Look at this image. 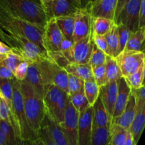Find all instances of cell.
Masks as SVG:
<instances>
[{"label": "cell", "mask_w": 145, "mask_h": 145, "mask_svg": "<svg viewBox=\"0 0 145 145\" xmlns=\"http://www.w3.org/2000/svg\"><path fill=\"white\" fill-rule=\"evenodd\" d=\"M0 5L14 16L42 30L49 20L39 0H0Z\"/></svg>", "instance_id": "cell-1"}, {"label": "cell", "mask_w": 145, "mask_h": 145, "mask_svg": "<svg viewBox=\"0 0 145 145\" xmlns=\"http://www.w3.org/2000/svg\"><path fill=\"white\" fill-rule=\"evenodd\" d=\"M21 90L28 125L33 131L39 136L46 115L43 99L25 80L21 82Z\"/></svg>", "instance_id": "cell-2"}, {"label": "cell", "mask_w": 145, "mask_h": 145, "mask_svg": "<svg viewBox=\"0 0 145 145\" xmlns=\"http://www.w3.org/2000/svg\"><path fill=\"white\" fill-rule=\"evenodd\" d=\"M0 40L11 48L13 52L19 55L24 60L38 62L48 57V52L23 35L6 30L0 26Z\"/></svg>", "instance_id": "cell-3"}, {"label": "cell", "mask_w": 145, "mask_h": 145, "mask_svg": "<svg viewBox=\"0 0 145 145\" xmlns=\"http://www.w3.org/2000/svg\"><path fill=\"white\" fill-rule=\"evenodd\" d=\"M0 26L6 30L23 35L30 41L45 51L42 40L43 30L27 22L18 17L14 16L0 5Z\"/></svg>", "instance_id": "cell-4"}, {"label": "cell", "mask_w": 145, "mask_h": 145, "mask_svg": "<svg viewBox=\"0 0 145 145\" xmlns=\"http://www.w3.org/2000/svg\"><path fill=\"white\" fill-rule=\"evenodd\" d=\"M12 84L13 116L19 127L21 139L24 145H25L39 137V136L33 131L28 125L21 90V82L14 78L12 79Z\"/></svg>", "instance_id": "cell-5"}, {"label": "cell", "mask_w": 145, "mask_h": 145, "mask_svg": "<svg viewBox=\"0 0 145 145\" xmlns=\"http://www.w3.org/2000/svg\"><path fill=\"white\" fill-rule=\"evenodd\" d=\"M69 97V93L54 85L49 86L45 91L43 101L46 113L59 125L65 120Z\"/></svg>", "instance_id": "cell-6"}, {"label": "cell", "mask_w": 145, "mask_h": 145, "mask_svg": "<svg viewBox=\"0 0 145 145\" xmlns=\"http://www.w3.org/2000/svg\"><path fill=\"white\" fill-rule=\"evenodd\" d=\"M47 87L54 85L68 93V73L48 57L37 62Z\"/></svg>", "instance_id": "cell-7"}, {"label": "cell", "mask_w": 145, "mask_h": 145, "mask_svg": "<svg viewBox=\"0 0 145 145\" xmlns=\"http://www.w3.org/2000/svg\"><path fill=\"white\" fill-rule=\"evenodd\" d=\"M142 0H130L125 4L115 20L116 24H123L132 32L139 29L140 11Z\"/></svg>", "instance_id": "cell-8"}, {"label": "cell", "mask_w": 145, "mask_h": 145, "mask_svg": "<svg viewBox=\"0 0 145 145\" xmlns=\"http://www.w3.org/2000/svg\"><path fill=\"white\" fill-rule=\"evenodd\" d=\"M79 113L72 106L69 99L65 120L60 126L69 145H79Z\"/></svg>", "instance_id": "cell-9"}, {"label": "cell", "mask_w": 145, "mask_h": 145, "mask_svg": "<svg viewBox=\"0 0 145 145\" xmlns=\"http://www.w3.org/2000/svg\"><path fill=\"white\" fill-rule=\"evenodd\" d=\"M123 77H127L137 72L145 63L144 52L123 51L116 57Z\"/></svg>", "instance_id": "cell-10"}, {"label": "cell", "mask_w": 145, "mask_h": 145, "mask_svg": "<svg viewBox=\"0 0 145 145\" xmlns=\"http://www.w3.org/2000/svg\"><path fill=\"white\" fill-rule=\"evenodd\" d=\"M62 39L63 35L55 18H52L48 20L42 34L43 45L47 52L60 51Z\"/></svg>", "instance_id": "cell-11"}, {"label": "cell", "mask_w": 145, "mask_h": 145, "mask_svg": "<svg viewBox=\"0 0 145 145\" xmlns=\"http://www.w3.org/2000/svg\"><path fill=\"white\" fill-rule=\"evenodd\" d=\"M93 16L86 8H82L75 14L74 40V42L91 35Z\"/></svg>", "instance_id": "cell-12"}, {"label": "cell", "mask_w": 145, "mask_h": 145, "mask_svg": "<svg viewBox=\"0 0 145 145\" xmlns=\"http://www.w3.org/2000/svg\"><path fill=\"white\" fill-rule=\"evenodd\" d=\"M79 145H89L93 133V108L90 106L86 110L79 113Z\"/></svg>", "instance_id": "cell-13"}, {"label": "cell", "mask_w": 145, "mask_h": 145, "mask_svg": "<svg viewBox=\"0 0 145 145\" xmlns=\"http://www.w3.org/2000/svg\"><path fill=\"white\" fill-rule=\"evenodd\" d=\"M94 43L92 35L74 42L72 50V62L76 64H88L90 61Z\"/></svg>", "instance_id": "cell-14"}, {"label": "cell", "mask_w": 145, "mask_h": 145, "mask_svg": "<svg viewBox=\"0 0 145 145\" xmlns=\"http://www.w3.org/2000/svg\"><path fill=\"white\" fill-rule=\"evenodd\" d=\"M118 0H96L85 8L93 18L103 17L114 21Z\"/></svg>", "instance_id": "cell-15"}, {"label": "cell", "mask_w": 145, "mask_h": 145, "mask_svg": "<svg viewBox=\"0 0 145 145\" xmlns=\"http://www.w3.org/2000/svg\"><path fill=\"white\" fill-rule=\"evenodd\" d=\"M82 8L81 0H54L52 7V18L74 16Z\"/></svg>", "instance_id": "cell-16"}, {"label": "cell", "mask_w": 145, "mask_h": 145, "mask_svg": "<svg viewBox=\"0 0 145 145\" xmlns=\"http://www.w3.org/2000/svg\"><path fill=\"white\" fill-rule=\"evenodd\" d=\"M137 114V101L132 92L124 111L119 117L112 119L111 125H117L125 130H130Z\"/></svg>", "instance_id": "cell-17"}, {"label": "cell", "mask_w": 145, "mask_h": 145, "mask_svg": "<svg viewBox=\"0 0 145 145\" xmlns=\"http://www.w3.org/2000/svg\"><path fill=\"white\" fill-rule=\"evenodd\" d=\"M25 80L32 86L36 93L43 99L45 91L48 87L45 84L37 62H30Z\"/></svg>", "instance_id": "cell-18"}, {"label": "cell", "mask_w": 145, "mask_h": 145, "mask_svg": "<svg viewBox=\"0 0 145 145\" xmlns=\"http://www.w3.org/2000/svg\"><path fill=\"white\" fill-rule=\"evenodd\" d=\"M118 84V82H108L107 84L100 87L99 97L103 101L108 113L113 119V112L117 99Z\"/></svg>", "instance_id": "cell-19"}, {"label": "cell", "mask_w": 145, "mask_h": 145, "mask_svg": "<svg viewBox=\"0 0 145 145\" xmlns=\"http://www.w3.org/2000/svg\"><path fill=\"white\" fill-rule=\"evenodd\" d=\"M118 90L117 99H116V106L113 112V118L119 117L123 113L132 93L131 88L127 84L125 77H122L118 82Z\"/></svg>", "instance_id": "cell-20"}, {"label": "cell", "mask_w": 145, "mask_h": 145, "mask_svg": "<svg viewBox=\"0 0 145 145\" xmlns=\"http://www.w3.org/2000/svg\"><path fill=\"white\" fill-rule=\"evenodd\" d=\"M93 127L110 128L112 124V118L108 113L103 101L100 97L96 100L93 106Z\"/></svg>", "instance_id": "cell-21"}, {"label": "cell", "mask_w": 145, "mask_h": 145, "mask_svg": "<svg viewBox=\"0 0 145 145\" xmlns=\"http://www.w3.org/2000/svg\"><path fill=\"white\" fill-rule=\"evenodd\" d=\"M65 69L68 74L74 75L84 82L94 80L93 76V69L89 63H70L65 68Z\"/></svg>", "instance_id": "cell-22"}, {"label": "cell", "mask_w": 145, "mask_h": 145, "mask_svg": "<svg viewBox=\"0 0 145 145\" xmlns=\"http://www.w3.org/2000/svg\"><path fill=\"white\" fill-rule=\"evenodd\" d=\"M44 123L48 126L51 136L56 145H69L65 137V134L61 128L60 125L55 121L46 113Z\"/></svg>", "instance_id": "cell-23"}, {"label": "cell", "mask_w": 145, "mask_h": 145, "mask_svg": "<svg viewBox=\"0 0 145 145\" xmlns=\"http://www.w3.org/2000/svg\"><path fill=\"white\" fill-rule=\"evenodd\" d=\"M145 128V103L137 112L134 122L130 130L134 139L135 145H137Z\"/></svg>", "instance_id": "cell-24"}, {"label": "cell", "mask_w": 145, "mask_h": 145, "mask_svg": "<svg viewBox=\"0 0 145 145\" xmlns=\"http://www.w3.org/2000/svg\"><path fill=\"white\" fill-rule=\"evenodd\" d=\"M55 20L64 38L72 42H74V31L75 15L58 17L55 18Z\"/></svg>", "instance_id": "cell-25"}, {"label": "cell", "mask_w": 145, "mask_h": 145, "mask_svg": "<svg viewBox=\"0 0 145 145\" xmlns=\"http://www.w3.org/2000/svg\"><path fill=\"white\" fill-rule=\"evenodd\" d=\"M145 45V29H138L132 32L124 51L142 52Z\"/></svg>", "instance_id": "cell-26"}, {"label": "cell", "mask_w": 145, "mask_h": 145, "mask_svg": "<svg viewBox=\"0 0 145 145\" xmlns=\"http://www.w3.org/2000/svg\"><path fill=\"white\" fill-rule=\"evenodd\" d=\"M105 68L108 82H118L122 77H123L116 58L107 55Z\"/></svg>", "instance_id": "cell-27"}, {"label": "cell", "mask_w": 145, "mask_h": 145, "mask_svg": "<svg viewBox=\"0 0 145 145\" xmlns=\"http://www.w3.org/2000/svg\"><path fill=\"white\" fill-rule=\"evenodd\" d=\"M115 21L103 17H93L92 21V33L99 35H106L113 25Z\"/></svg>", "instance_id": "cell-28"}, {"label": "cell", "mask_w": 145, "mask_h": 145, "mask_svg": "<svg viewBox=\"0 0 145 145\" xmlns=\"http://www.w3.org/2000/svg\"><path fill=\"white\" fill-rule=\"evenodd\" d=\"M108 49V55L116 58L118 56V25L115 23L110 31L105 35Z\"/></svg>", "instance_id": "cell-29"}, {"label": "cell", "mask_w": 145, "mask_h": 145, "mask_svg": "<svg viewBox=\"0 0 145 145\" xmlns=\"http://www.w3.org/2000/svg\"><path fill=\"white\" fill-rule=\"evenodd\" d=\"M127 131L117 125H111L109 145H125Z\"/></svg>", "instance_id": "cell-30"}, {"label": "cell", "mask_w": 145, "mask_h": 145, "mask_svg": "<svg viewBox=\"0 0 145 145\" xmlns=\"http://www.w3.org/2000/svg\"><path fill=\"white\" fill-rule=\"evenodd\" d=\"M110 128H94L89 145H108L110 137Z\"/></svg>", "instance_id": "cell-31"}, {"label": "cell", "mask_w": 145, "mask_h": 145, "mask_svg": "<svg viewBox=\"0 0 145 145\" xmlns=\"http://www.w3.org/2000/svg\"><path fill=\"white\" fill-rule=\"evenodd\" d=\"M84 94L89 105L93 106L100 96V86L96 84L95 80L84 82Z\"/></svg>", "instance_id": "cell-32"}, {"label": "cell", "mask_w": 145, "mask_h": 145, "mask_svg": "<svg viewBox=\"0 0 145 145\" xmlns=\"http://www.w3.org/2000/svg\"><path fill=\"white\" fill-rule=\"evenodd\" d=\"M69 101L79 113H82L90 107L89 101L84 94V91L69 95Z\"/></svg>", "instance_id": "cell-33"}, {"label": "cell", "mask_w": 145, "mask_h": 145, "mask_svg": "<svg viewBox=\"0 0 145 145\" xmlns=\"http://www.w3.org/2000/svg\"><path fill=\"white\" fill-rule=\"evenodd\" d=\"M0 95L7 101L13 114V84L12 79H0Z\"/></svg>", "instance_id": "cell-34"}, {"label": "cell", "mask_w": 145, "mask_h": 145, "mask_svg": "<svg viewBox=\"0 0 145 145\" xmlns=\"http://www.w3.org/2000/svg\"><path fill=\"white\" fill-rule=\"evenodd\" d=\"M144 66H142L136 72L125 78L132 90H138L144 86Z\"/></svg>", "instance_id": "cell-35"}, {"label": "cell", "mask_w": 145, "mask_h": 145, "mask_svg": "<svg viewBox=\"0 0 145 145\" xmlns=\"http://www.w3.org/2000/svg\"><path fill=\"white\" fill-rule=\"evenodd\" d=\"M118 32V54L120 55L125 50L128 40L130 38L132 31L127 27L123 24H117Z\"/></svg>", "instance_id": "cell-36"}, {"label": "cell", "mask_w": 145, "mask_h": 145, "mask_svg": "<svg viewBox=\"0 0 145 145\" xmlns=\"http://www.w3.org/2000/svg\"><path fill=\"white\" fill-rule=\"evenodd\" d=\"M84 81L74 75L68 74V93L69 95L74 94L84 91Z\"/></svg>", "instance_id": "cell-37"}, {"label": "cell", "mask_w": 145, "mask_h": 145, "mask_svg": "<svg viewBox=\"0 0 145 145\" xmlns=\"http://www.w3.org/2000/svg\"><path fill=\"white\" fill-rule=\"evenodd\" d=\"M106 57H107V55L104 52L99 49L94 45L93 52H92L91 56L90 61H89V64L92 67V68L101 66V65L106 64Z\"/></svg>", "instance_id": "cell-38"}, {"label": "cell", "mask_w": 145, "mask_h": 145, "mask_svg": "<svg viewBox=\"0 0 145 145\" xmlns=\"http://www.w3.org/2000/svg\"><path fill=\"white\" fill-rule=\"evenodd\" d=\"M92 69H93V79L100 87L108 83V80L106 76L105 65L92 68Z\"/></svg>", "instance_id": "cell-39"}, {"label": "cell", "mask_w": 145, "mask_h": 145, "mask_svg": "<svg viewBox=\"0 0 145 145\" xmlns=\"http://www.w3.org/2000/svg\"><path fill=\"white\" fill-rule=\"evenodd\" d=\"M3 61H4V65L7 66V67L8 68V69H10V70L14 73L16 68L18 67V65H19L21 62H22L23 61L25 60H24L19 55L12 52L11 53L7 55L5 59Z\"/></svg>", "instance_id": "cell-40"}, {"label": "cell", "mask_w": 145, "mask_h": 145, "mask_svg": "<svg viewBox=\"0 0 145 145\" xmlns=\"http://www.w3.org/2000/svg\"><path fill=\"white\" fill-rule=\"evenodd\" d=\"M48 56L50 60L55 62L58 66L65 69L69 64L71 62L69 59L63 55L61 51H56V52H48Z\"/></svg>", "instance_id": "cell-41"}, {"label": "cell", "mask_w": 145, "mask_h": 145, "mask_svg": "<svg viewBox=\"0 0 145 145\" xmlns=\"http://www.w3.org/2000/svg\"><path fill=\"white\" fill-rule=\"evenodd\" d=\"M29 64L30 62H28V61H23L22 62H21L14 71V78L16 79L17 80L20 81V82L25 80L27 72H28Z\"/></svg>", "instance_id": "cell-42"}, {"label": "cell", "mask_w": 145, "mask_h": 145, "mask_svg": "<svg viewBox=\"0 0 145 145\" xmlns=\"http://www.w3.org/2000/svg\"><path fill=\"white\" fill-rule=\"evenodd\" d=\"M74 44V42H72L63 37L62 44H61L60 51L69 59L71 63L72 62V50H73Z\"/></svg>", "instance_id": "cell-43"}, {"label": "cell", "mask_w": 145, "mask_h": 145, "mask_svg": "<svg viewBox=\"0 0 145 145\" xmlns=\"http://www.w3.org/2000/svg\"><path fill=\"white\" fill-rule=\"evenodd\" d=\"M92 39L93 43L99 49L104 52L107 55H108V49L107 42H106L105 35H99L96 34H93L91 33Z\"/></svg>", "instance_id": "cell-44"}, {"label": "cell", "mask_w": 145, "mask_h": 145, "mask_svg": "<svg viewBox=\"0 0 145 145\" xmlns=\"http://www.w3.org/2000/svg\"><path fill=\"white\" fill-rule=\"evenodd\" d=\"M39 137H40L43 140L45 145H56L55 142H54L53 139H52V136H51V134L50 133V130L48 129V126L45 125L44 121L43 123H42L40 131Z\"/></svg>", "instance_id": "cell-45"}, {"label": "cell", "mask_w": 145, "mask_h": 145, "mask_svg": "<svg viewBox=\"0 0 145 145\" xmlns=\"http://www.w3.org/2000/svg\"><path fill=\"white\" fill-rule=\"evenodd\" d=\"M132 92L135 96L137 112L145 103V84L138 90H132Z\"/></svg>", "instance_id": "cell-46"}, {"label": "cell", "mask_w": 145, "mask_h": 145, "mask_svg": "<svg viewBox=\"0 0 145 145\" xmlns=\"http://www.w3.org/2000/svg\"><path fill=\"white\" fill-rule=\"evenodd\" d=\"M0 79H14V73L7 67L4 63V61H0Z\"/></svg>", "instance_id": "cell-47"}, {"label": "cell", "mask_w": 145, "mask_h": 145, "mask_svg": "<svg viewBox=\"0 0 145 145\" xmlns=\"http://www.w3.org/2000/svg\"><path fill=\"white\" fill-rule=\"evenodd\" d=\"M39 1L45 8L49 20L52 18V7L54 0H39Z\"/></svg>", "instance_id": "cell-48"}, {"label": "cell", "mask_w": 145, "mask_h": 145, "mask_svg": "<svg viewBox=\"0 0 145 145\" xmlns=\"http://www.w3.org/2000/svg\"><path fill=\"white\" fill-rule=\"evenodd\" d=\"M139 29H145V0H142L141 1Z\"/></svg>", "instance_id": "cell-49"}, {"label": "cell", "mask_w": 145, "mask_h": 145, "mask_svg": "<svg viewBox=\"0 0 145 145\" xmlns=\"http://www.w3.org/2000/svg\"><path fill=\"white\" fill-rule=\"evenodd\" d=\"M13 52V50H11V48L10 47H8V45L6 43H4V42H2L1 40H0V54L1 55H7L8 54L11 53Z\"/></svg>", "instance_id": "cell-50"}, {"label": "cell", "mask_w": 145, "mask_h": 145, "mask_svg": "<svg viewBox=\"0 0 145 145\" xmlns=\"http://www.w3.org/2000/svg\"><path fill=\"white\" fill-rule=\"evenodd\" d=\"M130 1V0H118V1L117 8H116V15H115L114 21L116 20V18H117L118 16L119 15V14H120V12L121 11V10L123 8V7H124L125 6V4Z\"/></svg>", "instance_id": "cell-51"}, {"label": "cell", "mask_w": 145, "mask_h": 145, "mask_svg": "<svg viewBox=\"0 0 145 145\" xmlns=\"http://www.w3.org/2000/svg\"><path fill=\"white\" fill-rule=\"evenodd\" d=\"M0 145H9L8 140H7V136L2 130L0 127Z\"/></svg>", "instance_id": "cell-52"}, {"label": "cell", "mask_w": 145, "mask_h": 145, "mask_svg": "<svg viewBox=\"0 0 145 145\" xmlns=\"http://www.w3.org/2000/svg\"><path fill=\"white\" fill-rule=\"evenodd\" d=\"M125 145H135L134 139H133V135H132L131 132H130V130H128V131H127V139H126Z\"/></svg>", "instance_id": "cell-53"}, {"label": "cell", "mask_w": 145, "mask_h": 145, "mask_svg": "<svg viewBox=\"0 0 145 145\" xmlns=\"http://www.w3.org/2000/svg\"><path fill=\"white\" fill-rule=\"evenodd\" d=\"M26 145H45V144L43 140L40 137H39L35 139V140H34L33 141H31V142L28 143Z\"/></svg>", "instance_id": "cell-54"}, {"label": "cell", "mask_w": 145, "mask_h": 145, "mask_svg": "<svg viewBox=\"0 0 145 145\" xmlns=\"http://www.w3.org/2000/svg\"><path fill=\"white\" fill-rule=\"evenodd\" d=\"M82 1V6H83V8H85V7H87L89 4H91L93 1H96V0H81Z\"/></svg>", "instance_id": "cell-55"}, {"label": "cell", "mask_w": 145, "mask_h": 145, "mask_svg": "<svg viewBox=\"0 0 145 145\" xmlns=\"http://www.w3.org/2000/svg\"><path fill=\"white\" fill-rule=\"evenodd\" d=\"M6 56H7V55H1V54H0V61H1V60H4V59H5Z\"/></svg>", "instance_id": "cell-56"}, {"label": "cell", "mask_w": 145, "mask_h": 145, "mask_svg": "<svg viewBox=\"0 0 145 145\" xmlns=\"http://www.w3.org/2000/svg\"><path fill=\"white\" fill-rule=\"evenodd\" d=\"M144 84H145V63L144 66Z\"/></svg>", "instance_id": "cell-57"}, {"label": "cell", "mask_w": 145, "mask_h": 145, "mask_svg": "<svg viewBox=\"0 0 145 145\" xmlns=\"http://www.w3.org/2000/svg\"><path fill=\"white\" fill-rule=\"evenodd\" d=\"M142 52H144V56H145V45H144V48H143V50H142Z\"/></svg>", "instance_id": "cell-58"}]
</instances>
